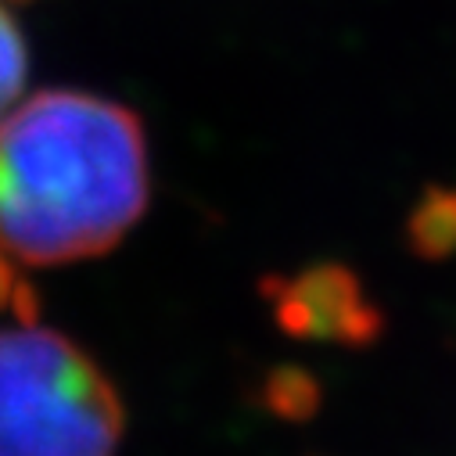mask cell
I'll return each instance as SVG.
<instances>
[{
  "label": "cell",
  "instance_id": "1",
  "mask_svg": "<svg viewBox=\"0 0 456 456\" xmlns=\"http://www.w3.org/2000/svg\"><path fill=\"white\" fill-rule=\"evenodd\" d=\"M151 194L148 141L130 108L47 90L0 123V256L65 266L116 248Z\"/></svg>",
  "mask_w": 456,
  "mask_h": 456
},
{
  "label": "cell",
  "instance_id": "3",
  "mask_svg": "<svg viewBox=\"0 0 456 456\" xmlns=\"http://www.w3.org/2000/svg\"><path fill=\"white\" fill-rule=\"evenodd\" d=\"M26 44L12 15L0 8V123L15 108V97L26 86Z\"/></svg>",
  "mask_w": 456,
  "mask_h": 456
},
{
  "label": "cell",
  "instance_id": "2",
  "mask_svg": "<svg viewBox=\"0 0 456 456\" xmlns=\"http://www.w3.org/2000/svg\"><path fill=\"white\" fill-rule=\"evenodd\" d=\"M123 403L65 334L0 327V456H116Z\"/></svg>",
  "mask_w": 456,
  "mask_h": 456
}]
</instances>
